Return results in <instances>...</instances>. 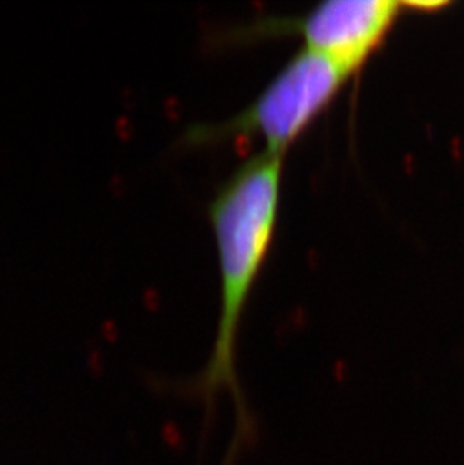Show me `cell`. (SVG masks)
<instances>
[{
    "instance_id": "277c9868",
    "label": "cell",
    "mask_w": 464,
    "mask_h": 465,
    "mask_svg": "<svg viewBox=\"0 0 464 465\" xmlns=\"http://www.w3.org/2000/svg\"><path fill=\"white\" fill-rule=\"evenodd\" d=\"M443 5H445V2H408L406 6H410V8L433 9L440 8Z\"/></svg>"
},
{
    "instance_id": "6da1fadb",
    "label": "cell",
    "mask_w": 464,
    "mask_h": 465,
    "mask_svg": "<svg viewBox=\"0 0 464 465\" xmlns=\"http://www.w3.org/2000/svg\"><path fill=\"white\" fill-rule=\"evenodd\" d=\"M284 160L266 151L246 160L220 187L208 210L219 259V321L204 368L176 387L180 395L201 402L206 430L215 420L219 395L231 396L234 432L222 465L236 464L258 435L237 371V341L277 233Z\"/></svg>"
},
{
    "instance_id": "7a4b0ae2",
    "label": "cell",
    "mask_w": 464,
    "mask_h": 465,
    "mask_svg": "<svg viewBox=\"0 0 464 465\" xmlns=\"http://www.w3.org/2000/svg\"><path fill=\"white\" fill-rule=\"evenodd\" d=\"M348 77L328 57L302 47L247 107L224 123L192 128L187 142L207 145L258 136L263 151L285 157L294 142L332 104Z\"/></svg>"
},
{
    "instance_id": "3957f363",
    "label": "cell",
    "mask_w": 464,
    "mask_h": 465,
    "mask_svg": "<svg viewBox=\"0 0 464 465\" xmlns=\"http://www.w3.org/2000/svg\"><path fill=\"white\" fill-rule=\"evenodd\" d=\"M395 0H328L305 15L258 25L263 35L296 34L303 49L328 57L347 75L364 65L398 15Z\"/></svg>"
}]
</instances>
